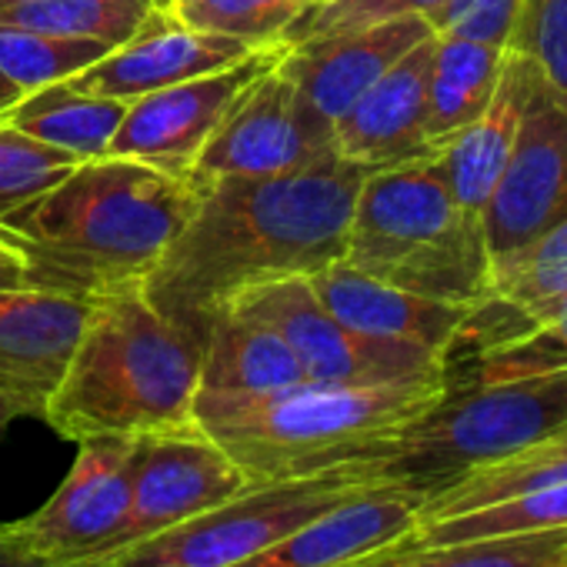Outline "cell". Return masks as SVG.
<instances>
[{"mask_svg": "<svg viewBox=\"0 0 567 567\" xmlns=\"http://www.w3.org/2000/svg\"><path fill=\"white\" fill-rule=\"evenodd\" d=\"M107 54L111 44L91 38H61V34L21 31V28H0V74L11 78L24 94L48 84H64L84 74L87 68H94Z\"/></svg>", "mask_w": 567, "mask_h": 567, "instance_id": "28", "label": "cell"}, {"mask_svg": "<svg viewBox=\"0 0 567 567\" xmlns=\"http://www.w3.org/2000/svg\"><path fill=\"white\" fill-rule=\"evenodd\" d=\"M421 504L414 491L371 481L234 567H358L398 547L417 527Z\"/></svg>", "mask_w": 567, "mask_h": 567, "instance_id": "14", "label": "cell"}, {"mask_svg": "<svg viewBox=\"0 0 567 567\" xmlns=\"http://www.w3.org/2000/svg\"><path fill=\"white\" fill-rule=\"evenodd\" d=\"M18 417H28L24 404H18V401H14V398H8V394H0V434H4Z\"/></svg>", "mask_w": 567, "mask_h": 567, "instance_id": "37", "label": "cell"}, {"mask_svg": "<svg viewBox=\"0 0 567 567\" xmlns=\"http://www.w3.org/2000/svg\"><path fill=\"white\" fill-rule=\"evenodd\" d=\"M91 315V301L38 288L0 291V394L24 404L28 417H44L74 344Z\"/></svg>", "mask_w": 567, "mask_h": 567, "instance_id": "17", "label": "cell"}, {"mask_svg": "<svg viewBox=\"0 0 567 567\" xmlns=\"http://www.w3.org/2000/svg\"><path fill=\"white\" fill-rule=\"evenodd\" d=\"M318 301L351 331L421 344L447 358L471 308L444 305L431 298L408 295L384 280L361 274L358 267L338 260L308 277Z\"/></svg>", "mask_w": 567, "mask_h": 567, "instance_id": "19", "label": "cell"}, {"mask_svg": "<svg viewBox=\"0 0 567 567\" xmlns=\"http://www.w3.org/2000/svg\"><path fill=\"white\" fill-rule=\"evenodd\" d=\"M0 567H104L101 557L91 560H64V557H51L44 550L28 547L24 540H18L8 524H0Z\"/></svg>", "mask_w": 567, "mask_h": 567, "instance_id": "35", "label": "cell"}, {"mask_svg": "<svg viewBox=\"0 0 567 567\" xmlns=\"http://www.w3.org/2000/svg\"><path fill=\"white\" fill-rule=\"evenodd\" d=\"M284 51H288L284 41L264 44L224 71L171 84L131 101L104 157H127L177 177H190L194 161L200 157L204 144L210 141L230 104L244 94L247 84L274 71Z\"/></svg>", "mask_w": 567, "mask_h": 567, "instance_id": "11", "label": "cell"}, {"mask_svg": "<svg viewBox=\"0 0 567 567\" xmlns=\"http://www.w3.org/2000/svg\"><path fill=\"white\" fill-rule=\"evenodd\" d=\"M298 4H301V11H305V8H315V4H324V0H298Z\"/></svg>", "mask_w": 567, "mask_h": 567, "instance_id": "39", "label": "cell"}, {"mask_svg": "<svg viewBox=\"0 0 567 567\" xmlns=\"http://www.w3.org/2000/svg\"><path fill=\"white\" fill-rule=\"evenodd\" d=\"M137 437H91L44 507L8 524L34 550L64 560L104 557L131 507V467Z\"/></svg>", "mask_w": 567, "mask_h": 567, "instance_id": "13", "label": "cell"}, {"mask_svg": "<svg viewBox=\"0 0 567 567\" xmlns=\"http://www.w3.org/2000/svg\"><path fill=\"white\" fill-rule=\"evenodd\" d=\"M371 481L361 467H338L315 477L247 484L217 507L101 560L104 567H234Z\"/></svg>", "mask_w": 567, "mask_h": 567, "instance_id": "7", "label": "cell"}, {"mask_svg": "<svg viewBox=\"0 0 567 567\" xmlns=\"http://www.w3.org/2000/svg\"><path fill=\"white\" fill-rule=\"evenodd\" d=\"M441 8V0H324V4L305 8L291 28L284 31V44H301L315 38H331V34H348V31H364L394 18L421 14L431 18Z\"/></svg>", "mask_w": 567, "mask_h": 567, "instance_id": "33", "label": "cell"}, {"mask_svg": "<svg viewBox=\"0 0 567 567\" xmlns=\"http://www.w3.org/2000/svg\"><path fill=\"white\" fill-rule=\"evenodd\" d=\"M197 391L200 344L151 305L144 284H131L91 301L41 421L78 444L174 434L197 427Z\"/></svg>", "mask_w": 567, "mask_h": 567, "instance_id": "3", "label": "cell"}, {"mask_svg": "<svg viewBox=\"0 0 567 567\" xmlns=\"http://www.w3.org/2000/svg\"><path fill=\"white\" fill-rule=\"evenodd\" d=\"M451 381L444 374L394 384H295L267 394L197 391V427L220 444L247 484L361 467L391 434L427 414Z\"/></svg>", "mask_w": 567, "mask_h": 567, "instance_id": "4", "label": "cell"}, {"mask_svg": "<svg viewBox=\"0 0 567 567\" xmlns=\"http://www.w3.org/2000/svg\"><path fill=\"white\" fill-rule=\"evenodd\" d=\"M21 101H24V91H21L11 78L0 74V114L11 111V107H14V104H21Z\"/></svg>", "mask_w": 567, "mask_h": 567, "instance_id": "38", "label": "cell"}, {"mask_svg": "<svg viewBox=\"0 0 567 567\" xmlns=\"http://www.w3.org/2000/svg\"><path fill=\"white\" fill-rule=\"evenodd\" d=\"M164 4H171V0H157V8H164Z\"/></svg>", "mask_w": 567, "mask_h": 567, "instance_id": "40", "label": "cell"}, {"mask_svg": "<svg viewBox=\"0 0 567 567\" xmlns=\"http://www.w3.org/2000/svg\"><path fill=\"white\" fill-rule=\"evenodd\" d=\"M305 384V371L277 331L224 311L200 351V391L207 394H267Z\"/></svg>", "mask_w": 567, "mask_h": 567, "instance_id": "21", "label": "cell"}, {"mask_svg": "<svg viewBox=\"0 0 567 567\" xmlns=\"http://www.w3.org/2000/svg\"><path fill=\"white\" fill-rule=\"evenodd\" d=\"M244 487V471L200 427L137 437L131 467V507L107 554L171 530Z\"/></svg>", "mask_w": 567, "mask_h": 567, "instance_id": "12", "label": "cell"}, {"mask_svg": "<svg viewBox=\"0 0 567 567\" xmlns=\"http://www.w3.org/2000/svg\"><path fill=\"white\" fill-rule=\"evenodd\" d=\"M431 34L434 28L427 18L408 14L364 31L288 44L277 68L301 87L321 117L334 124L381 74Z\"/></svg>", "mask_w": 567, "mask_h": 567, "instance_id": "18", "label": "cell"}, {"mask_svg": "<svg viewBox=\"0 0 567 567\" xmlns=\"http://www.w3.org/2000/svg\"><path fill=\"white\" fill-rule=\"evenodd\" d=\"M194 204V177L127 157H91L0 217V244L21 254L31 288L94 301L144 284Z\"/></svg>", "mask_w": 567, "mask_h": 567, "instance_id": "2", "label": "cell"}, {"mask_svg": "<svg viewBox=\"0 0 567 567\" xmlns=\"http://www.w3.org/2000/svg\"><path fill=\"white\" fill-rule=\"evenodd\" d=\"M554 368H567V295L547 308L527 334L474 358L447 361V378L457 384H487Z\"/></svg>", "mask_w": 567, "mask_h": 567, "instance_id": "29", "label": "cell"}, {"mask_svg": "<svg viewBox=\"0 0 567 567\" xmlns=\"http://www.w3.org/2000/svg\"><path fill=\"white\" fill-rule=\"evenodd\" d=\"M358 567H567V527L391 550Z\"/></svg>", "mask_w": 567, "mask_h": 567, "instance_id": "27", "label": "cell"}, {"mask_svg": "<svg viewBox=\"0 0 567 567\" xmlns=\"http://www.w3.org/2000/svg\"><path fill=\"white\" fill-rule=\"evenodd\" d=\"M507 51L567 94V0H520Z\"/></svg>", "mask_w": 567, "mask_h": 567, "instance_id": "32", "label": "cell"}, {"mask_svg": "<svg viewBox=\"0 0 567 567\" xmlns=\"http://www.w3.org/2000/svg\"><path fill=\"white\" fill-rule=\"evenodd\" d=\"M437 34L411 48L334 121L338 157L368 174L434 161L441 151L427 141V78Z\"/></svg>", "mask_w": 567, "mask_h": 567, "instance_id": "16", "label": "cell"}, {"mask_svg": "<svg viewBox=\"0 0 567 567\" xmlns=\"http://www.w3.org/2000/svg\"><path fill=\"white\" fill-rule=\"evenodd\" d=\"M250 51L257 48L240 38L190 28L177 21L167 8H154L124 44L111 48L107 58L71 78L68 84L84 94L117 97L131 104L151 91L224 71L244 61Z\"/></svg>", "mask_w": 567, "mask_h": 567, "instance_id": "15", "label": "cell"}, {"mask_svg": "<svg viewBox=\"0 0 567 567\" xmlns=\"http://www.w3.org/2000/svg\"><path fill=\"white\" fill-rule=\"evenodd\" d=\"M164 8L190 28L240 38L254 48L277 44L301 14L298 0H171Z\"/></svg>", "mask_w": 567, "mask_h": 567, "instance_id": "30", "label": "cell"}, {"mask_svg": "<svg viewBox=\"0 0 567 567\" xmlns=\"http://www.w3.org/2000/svg\"><path fill=\"white\" fill-rule=\"evenodd\" d=\"M227 311L267 324L288 341L308 384H394L447 371V358L437 351L344 328L318 301L308 277L260 284Z\"/></svg>", "mask_w": 567, "mask_h": 567, "instance_id": "8", "label": "cell"}, {"mask_svg": "<svg viewBox=\"0 0 567 567\" xmlns=\"http://www.w3.org/2000/svg\"><path fill=\"white\" fill-rule=\"evenodd\" d=\"M507 48L437 34L427 78V141L441 151L494 97Z\"/></svg>", "mask_w": 567, "mask_h": 567, "instance_id": "22", "label": "cell"}, {"mask_svg": "<svg viewBox=\"0 0 567 567\" xmlns=\"http://www.w3.org/2000/svg\"><path fill=\"white\" fill-rule=\"evenodd\" d=\"M81 161L0 121V217L61 184Z\"/></svg>", "mask_w": 567, "mask_h": 567, "instance_id": "31", "label": "cell"}, {"mask_svg": "<svg viewBox=\"0 0 567 567\" xmlns=\"http://www.w3.org/2000/svg\"><path fill=\"white\" fill-rule=\"evenodd\" d=\"M344 264L408 295L461 308H474L491 284L484 220L457 204L437 157L364 177Z\"/></svg>", "mask_w": 567, "mask_h": 567, "instance_id": "5", "label": "cell"}, {"mask_svg": "<svg viewBox=\"0 0 567 567\" xmlns=\"http://www.w3.org/2000/svg\"><path fill=\"white\" fill-rule=\"evenodd\" d=\"M557 527H567V477L557 484L497 501V504L464 511V514L421 520L391 550H411V547H431V544H451V540H474V537L524 534V530H557Z\"/></svg>", "mask_w": 567, "mask_h": 567, "instance_id": "25", "label": "cell"}, {"mask_svg": "<svg viewBox=\"0 0 567 567\" xmlns=\"http://www.w3.org/2000/svg\"><path fill=\"white\" fill-rule=\"evenodd\" d=\"M21 288H31L28 267L21 254H14L8 244H0V291H21Z\"/></svg>", "mask_w": 567, "mask_h": 567, "instance_id": "36", "label": "cell"}, {"mask_svg": "<svg viewBox=\"0 0 567 567\" xmlns=\"http://www.w3.org/2000/svg\"><path fill=\"white\" fill-rule=\"evenodd\" d=\"M534 78L537 71L520 54L507 51L491 104L441 147L437 164L464 210L481 214L494 184L501 181L530 101Z\"/></svg>", "mask_w": 567, "mask_h": 567, "instance_id": "20", "label": "cell"}, {"mask_svg": "<svg viewBox=\"0 0 567 567\" xmlns=\"http://www.w3.org/2000/svg\"><path fill=\"white\" fill-rule=\"evenodd\" d=\"M564 477H567V427L534 447H524L504 461L477 467V471L457 477L454 484L434 491L421 504V520H437V517L464 514V511H474L484 504H497V501L557 484Z\"/></svg>", "mask_w": 567, "mask_h": 567, "instance_id": "24", "label": "cell"}, {"mask_svg": "<svg viewBox=\"0 0 567 567\" xmlns=\"http://www.w3.org/2000/svg\"><path fill=\"white\" fill-rule=\"evenodd\" d=\"M124 114H127V101L84 94L64 81L24 94L21 104L0 114V121L38 137L41 144L74 154L78 161H91V157H104Z\"/></svg>", "mask_w": 567, "mask_h": 567, "instance_id": "23", "label": "cell"}, {"mask_svg": "<svg viewBox=\"0 0 567 567\" xmlns=\"http://www.w3.org/2000/svg\"><path fill=\"white\" fill-rule=\"evenodd\" d=\"M157 0H0V28L124 44Z\"/></svg>", "mask_w": 567, "mask_h": 567, "instance_id": "26", "label": "cell"}, {"mask_svg": "<svg viewBox=\"0 0 567 567\" xmlns=\"http://www.w3.org/2000/svg\"><path fill=\"white\" fill-rule=\"evenodd\" d=\"M567 217V94L534 78L530 101L481 220L491 264L517 254Z\"/></svg>", "mask_w": 567, "mask_h": 567, "instance_id": "10", "label": "cell"}, {"mask_svg": "<svg viewBox=\"0 0 567 567\" xmlns=\"http://www.w3.org/2000/svg\"><path fill=\"white\" fill-rule=\"evenodd\" d=\"M334 154V124L315 111L288 74L274 68L247 84L230 104L194 161L190 177L214 181L291 174Z\"/></svg>", "mask_w": 567, "mask_h": 567, "instance_id": "9", "label": "cell"}, {"mask_svg": "<svg viewBox=\"0 0 567 567\" xmlns=\"http://www.w3.org/2000/svg\"><path fill=\"white\" fill-rule=\"evenodd\" d=\"M517 4L520 0H441V8L427 18V24L434 28V34L444 38L507 48Z\"/></svg>", "mask_w": 567, "mask_h": 567, "instance_id": "34", "label": "cell"}, {"mask_svg": "<svg viewBox=\"0 0 567 567\" xmlns=\"http://www.w3.org/2000/svg\"><path fill=\"white\" fill-rule=\"evenodd\" d=\"M364 177L334 154L291 174L197 181V204L144 277V295L204 351L210 324L244 291L344 260Z\"/></svg>", "mask_w": 567, "mask_h": 567, "instance_id": "1", "label": "cell"}, {"mask_svg": "<svg viewBox=\"0 0 567 567\" xmlns=\"http://www.w3.org/2000/svg\"><path fill=\"white\" fill-rule=\"evenodd\" d=\"M564 427L567 368L487 384L451 381L447 394L427 414L391 434L361 471L381 484L414 491L424 501L457 477L534 447Z\"/></svg>", "mask_w": 567, "mask_h": 567, "instance_id": "6", "label": "cell"}]
</instances>
